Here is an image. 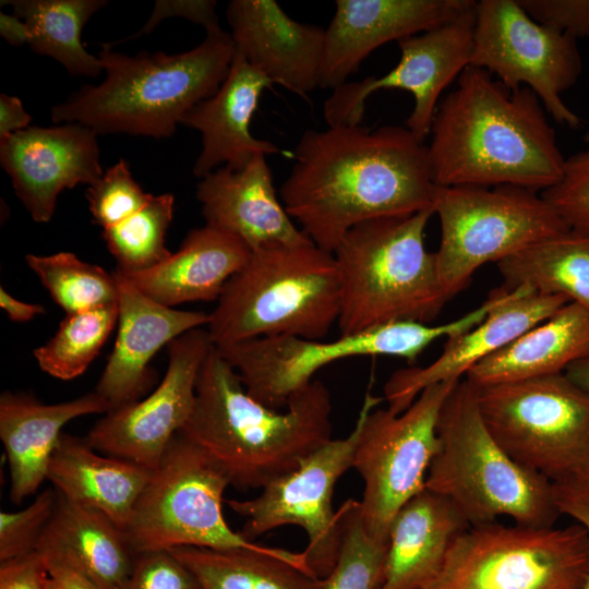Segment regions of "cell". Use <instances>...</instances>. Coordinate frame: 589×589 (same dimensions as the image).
Here are the masks:
<instances>
[{
	"mask_svg": "<svg viewBox=\"0 0 589 589\" xmlns=\"http://www.w3.org/2000/svg\"><path fill=\"white\" fill-rule=\"evenodd\" d=\"M474 26L476 3L445 24L399 40L400 59L385 75L346 82L333 89L323 109L328 127L360 124L370 95L398 88L413 96L406 127L424 142L442 92L471 64Z\"/></svg>",
	"mask_w": 589,
	"mask_h": 589,
	"instance_id": "obj_16",
	"label": "cell"
},
{
	"mask_svg": "<svg viewBox=\"0 0 589 589\" xmlns=\"http://www.w3.org/2000/svg\"><path fill=\"white\" fill-rule=\"evenodd\" d=\"M228 485L229 479L216 461L200 445L177 433L123 530L133 554L179 546L264 549L228 526L223 513Z\"/></svg>",
	"mask_w": 589,
	"mask_h": 589,
	"instance_id": "obj_10",
	"label": "cell"
},
{
	"mask_svg": "<svg viewBox=\"0 0 589 589\" xmlns=\"http://www.w3.org/2000/svg\"><path fill=\"white\" fill-rule=\"evenodd\" d=\"M470 65L496 75L512 91L529 87L557 123L579 128L580 118L562 98L582 70L577 39L538 23L517 0L476 2Z\"/></svg>",
	"mask_w": 589,
	"mask_h": 589,
	"instance_id": "obj_14",
	"label": "cell"
},
{
	"mask_svg": "<svg viewBox=\"0 0 589 589\" xmlns=\"http://www.w3.org/2000/svg\"><path fill=\"white\" fill-rule=\"evenodd\" d=\"M538 23L574 38H589V0H517Z\"/></svg>",
	"mask_w": 589,
	"mask_h": 589,
	"instance_id": "obj_42",
	"label": "cell"
},
{
	"mask_svg": "<svg viewBox=\"0 0 589 589\" xmlns=\"http://www.w3.org/2000/svg\"><path fill=\"white\" fill-rule=\"evenodd\" d=\"M432 207L441 223L435 263L448 301L485 263L569 229L538 192L509 184L435 185Z\"/></svg>",
	"mask_w": 589,
	"mask_h": 589,
	"instance_id": "obj_8",
	"label": "cell"
},
{
	"mask_svg": "<svg viewBox=\"0 0 589 589\" xmlns=\"http://www.w3.org/2000/svg\"><path fill=\"white\" fill-rule=\"evenodd\" d=\"M43 556L49 572L47 589H99L65 560L56 556Z\"/></svg>",
	"mask_w": 589,
	"mask_h": 589,
	"instance_id": "obj_46",
	"label": "cell"
},
{
	"mask_svg": "<svg viewBox=\"0 0 589 589\" xmlns=\"http://www.w3.org/2000/svg\"><path fill=\"white\" fill-rule=\"evenodd\" d=\"M118 334L97 393L110 410L137 401L154 382L151 360L184 333L207 326L209 314L163 305L135 288L115 269ZM109 410V411H110Z\"/></svg>",
	"mask_w": 589,
	"mask_h": 589,
	"instance_id": "obj_21",
	"label": "cell"
},
{
	"mask_svg": "<svg viewBox=\"0 0 589 589\" xmlns=\"http://www.w3.org/2000/svg\"><path fill=\"white\" fill-rule=\"evenodd\" d=\"M428 147L435 185L509 184L545 191L563 177L565 158L539 97L506 87L474 65L437 105Z\"/></svg>",
	"mask_w": 589,
	"mask_h": 589,
	"instance_id": "obj_2",
	"label": "cell"
},
{
	"mask_svg": "<svg viewBox=\"0 0 589 589\" xmlns=\"http://www.w3.org/2000/svg\"><path fill=\"white\" fill-rule=\"evenodd\" d=\"M570 300L526 288L507 290L478 325L447 338L441 354L426 366H410L392 373L384 386V400L394 413L405 411L426 387L456 382L477 363L518 336L545 321Z\"/></svg>",
	"mask_w": 589,
	"mask_h": 589,
	"instance_id": "obj_19",
	"label": "cell"
},
{
	"mask_svg": "<svg viewBox=\"0 0 589 589\" xmlns=\"http://www.w3.org/2000/svg\"><path fill=\"white\" fill-rule=\"evenodd\" d=\"M589 575V532L580 524L471 526L424 589H580Z\"/></svg>",
	"mask_w": 589,
	"mask_h": 589,
	"instance_id": "obj_12",
	"label": "cell"
},
{
	"mask_svg": "<svg viewBox=\"0 0 589 589\" xmlns=\"http://www.w3.org/2000/svg\"><path fill=\"white\" fill-rule=\"evenodd\" d=\"M473 387L486 428L517 462L552 483L585 467L589 390L565 373Z\"/></svg>",
	"mask_w": 589,
	"mask_h": 589,
	"instance_id": "obj_11",
	"label": "cell"
},
{
	"mask_svg": "<svg viewBox=\"0 0 589 589\" xmlns=\"http://www.w3.org/2000/svg\"><path fill=\"white\" fill-rule=\"evenodd\" d=\"M588 354L589 311L570 301L473 365L466 380L478 387L560 374Z\"/></svg>",
	"mask_w": 589,
	"mask_h": 589,
	"instance_id": "obj_29",
	"label": "cell"
},
{
	"mask_svg": "<svg viewBox=\"0 0 589 589\" xmlns=\"http://www.w3.org/2000/svg\"><path fill=\"white\" fill-rule=\"evenodd\" d=\"M470 525L445 496L426 488L393 518L378 589H424L440 573L454 541Z\"/></svg>",
	"mask_w": 589,
	"mask_h": 589,
	"instance_id": "obj_26",
	"label": "cell"
},
{
	"mask_svg": "<svg viewBox=\"0 0 589 589\" xmlns=\"http://www.w3.org/2000/svg\"><path fill=\"white\" fill-rule=\"evenodd\" d=\"M213 347L203 327L172 340L159 385L143 399L108 411L88 432L86 440L91 446L155 470L192 412L197 377Z\"/></svg>",
	"mask_w": 589,
	"mask_h": 589,
	"instance_id": "obj_17",
	"label": "cell"
},
{
	"mask_svg": "<svg viewBox=\"0 0 589 589\" xmlns=\"http://www.w3.org/2000/svg\"><path fill=\"white\" fill-rule=\"evenodd\" d=\"M171 193L153 195L135 214L120 224L103 229V239L121 273L149 269L172 252L166 247V232L173 217Z\"/></svg>",
	"mask_w": 589,
	"mask_h": 589,
	"instance_id": "obj_36",
	"label": "cell"
},
{
	"mask_svg": "<svg viewBox=\"0 0 589 589\" xmlns=\"http://www.w3.org/2000/svg\"><path fill=\"white\" fill-rule=\"evenodd\" d=\"M57 498V491L47 489L24 509L0 513L1 562L36 550L37 543L53 513Z\"/></svg>",
	"mask_w": 589,
	"mask_h": 589,
	"instance_id": "obj_39",
	"label": "cell"
},
{
	"mask_svg": "<svg viewBox=\"0 0 589 589\" xmlns=\"http://www.w3.org/2000/svg\"><path fill=\"white\" fill-rule=\"evenodd\" d=\"M339 311L333 253L313 242L271 243L251 251L226 283L206 329L215 347L283 335L321 340Z\"/></svg>",
	"mask_w": 589,
	"mask_h": 589,
	"instance_id": "obj_5",
	"label": "cell"
},
{
	"mask_svg": "<svg viewBox=\"0 0 589 589\" xmlns=\"http://www.w3.org/2000/svg\"><path fill=\"white\" fill-rule=\"evenodd\" d=\"M437 436L425 488L448 498L470 527L500 517L522 526L553 527L562 516L553 483L500 445L466 378L457 382L441 409Z\"/></svg>",
	"mask_w": 589,
	"mask_h": 589,
	"instance_id": "obj_7",
	"label": "cell"
},
{
	"mask_svg": "<svg viewBox=\"0 0 589 589\" xmlns=\"http://www.w3.org/2000/svg\"><path fill=\"white\" fill-rule=\"evenodd\" d=\"M357 420L344 438H332L300 465L266 484L257 496L228 500L227 505L244 518L240 533L249 541L283 526H298L306 534L303 550L311 572L325 579L334 568L341 543L340 515L333 508L338 480L352 468L359 437Z\"/></svg>",
	"mask_w": 589,
	"mask_h": 589,
	"instance_id": "obj_15",
	"label": "cell"
},
{
	"mask_svg": "<svg viewBox=\"0 0 589 589\" xmlns=\"http://www.w3.org/2000/svg\"><path fill=\"white\" fill-rule=\"evenodd\" d=\"M36 551L65 560L99 589H123L134 561L123 531L107 515L59 493Z\"/></svg>",
	"mask_w": 589,
	"mask_h": 589,
	"instance_id": "obj_30",
	"label": "cell"
},
{
	"mask_svg": "<svg viewBox=\"0 0 589 589\" xmlns=\"http://www.w3.org/2000/svg\"><path fill=\"white\" fill-rule=\"evenodd\" d=\"M233 56L231 36L223 29L206 33L200 45L177 55L129 56L103 45L104 81L82 86L55 106L51 120L80 123L98 135L169 137L194 106L219 89Z\"/></svg>",
	"mask_w": 589,
	"mask_h": 589,
	"instance_id": "obj_4",
	"label": "cell"
},
{
	"mask_svg": "<svg viewBox=\"0 0 589 589\" xmlns=\"http://www.w3.org/2000/svg\"><path fill=\"white\" fill-rule=\"evenodd\" d=\"M97 133L80 123L28 127L0 140V164L36 223H49L59 194L104 173Z\"/></svg>",
	"mask_w": 589,
	"mask_h": 589,
	"instance_id": "obj_18",
	"label": "cell"
},
{
	"mask_svg": "<svg viewBox=\"0 0 589 589\" xmlns=\"http://www.w3.org/2000/svg\"><path fill=\"white\" fill-rule=\"evenodd\" d=\"M123 589H199L191 570L170 550L134 555L133 567Z\"/></svg>",
	"mask_w": 589,
	"mask_h": 589,
	"instance_id": "obj_41",
	"label": "cell"
},
{
	"mask_svg": "<svg viewBox=\"0 0 589 589\" xmlns=\"http://www.w3.org/2000/svg\"><path fill=\"white\" fill-rule=\"evenodd\" d=\"M93 221L103 229L125 220L140 211L153 196L134 180L130 165L120 159L104 171L86 190Z\"/></svg>",
	"mask_w": 589,
	"mask_h": 589,
	"instance_id": "obj_38",
	"label": "cell"
},
{
	"mask_svg": "<svg viewBox=\"0 0 589 589\" xmlns=\"http://www.w3.org/2000/svg\"><path fill=\"white\" fill-rule=\"evenodd\" d=\"M152 474L132 461L98 454L86 437L62 433L46 479L62 497L104 513L123 531Z\"/></svg>",
	"mask_w": 589,
	"mask_h": 589,
	"instance_id": "obj_28",
	"label": "cell"
},
{
	"mask_svg": "<svg viewBox=\"0 0 589 589\" xmlns=\"http://www.w3.org/2000/svg\"><path fill=\"white\" fill-rule=\"evenodd\" d=\"M31 121L20 98L0 94V140L28 128Z\"/></svg>",
	"mask_w": 589,
	"mask_h": 589,
	"instance_id": "obj_47",
	"label": "cell"
},
{
	"mask_svg": "<svg viewBox=\"0 0 589 589\" xmlns=\"http://www.w3.org/2000/svg\"><path fill=\"white\" fill-rule=\"evenodd\" d=\"M118 322L117 303L65 314L56 334L33 352L39 368L63 381L83 374Z\"/></svg>",
	"mask_w": 589,
	"mask_h": 589,
	"instance_id": "obj_34",
	"label": "cell"
},
{
	"mask_svg": "<svg viewBox=\"0 0 589 589\" xmlns=\"http://www.w3.org/2000/svg\"><path fill=\"white\" fill-rule=\"evenodd\" d=\"M541 195L569 228L589 231V148L567 158L562 179Z\"/></svg>",
	"mask_w": 589,
	"mask_h": 589,
	"instance_id": "obj_40",
	"label": "cell"
},
{
	"mask_svg": "<svg viewBox=\"0 0 589 589\" xmlns=\"http://www.w3.org/2000/svg\"><path fill=\"white\" fill-rule=\"evenodd\" d=\"M584 140H585L586 143L589 144V130H588L587 133L585 134Z\"/></svg>",
	"mask_w": 589,
	"mask_h": 589,
	"instance_id": "obj_52",
	"label": "cell"
},
{
	"mask_svg": "<svg viewBox=\"0 0 589 589\" xmlns=\"http://www.w3.org/2000/svg\"><path fill=\"white\" fill-rule=\"evenodd\" d=\"M194 575L199 589H324L302 552L265 546L262 550H170Z\"/></svg>",
	"mask_w": 589,
	"mask_h": 589,
	"instance_id": "obj_31",
	"label": "cell"
},
{
	"mask_svg": "<svg viewBox=\"0 0 589 589\" xmlns=\"http://www.w3.org/2000/svg\"><path fill=\"white\" fill-rule=\"evenodd\" d=\"M493 306L494 302L488 299L461 317L440 325L394 322L340 335L327 342L283 335L216 349L236 370L249 395L267 407L281 409L313 380L316 371L332 362L350 357L392 356L413 364L433 341L466 333L480 324Z\"/></svg>",
	"mask_w": 589,
	"mask_h": 589,
	"instance_id": "obj_9",
	"label": "cell"
},
{
	"mask_svg": "<svg viewBox=\"0 0 589 589\" xmlns=\"http://www.w3.org/2000/svg\"><path fill=\"white\" fill-rule=\"evenodd\" d=\"M25 261L65 314L117 303L113 273L86 263L74 253L27 254Z\"/></svg>",
	"mask_w": 589,
	"mask_h": 589,
	"instance_id": "obj_35",
	"label": "cell"
},
{
	"mask_svg": "<svg viewBox=\"0 0 589 589\" xmlns=\"http://www.w3.org/2000/svg\"><path fill=\"white\" fill-rule=\"evenodd\" d=\"M341 543L337 562L325 578L324 589H378L384 572L387 542L365 530L359 501L347 500L338 508Z\"/></svg>",
	"mask_w": 589,
	"mask_h": 589,
	"instance_id": "obj_37",
	"label": "cell"
},
{
	"mask_svg": "<svg viewBox=\"0 0 589 589\" xmlns=\"http://www.w3.org/2000/svg\"><path fill=\"white\" fill-rule=\"evenodd\" d=\"M496 265L507 290L562 294L589 311V231L569 228Z\"/></svg>",
	"mask_w": 589,
	"mask_h": 589,
	"instance_id": "obj_32",
	"label": "cell"
},
{
	"mask_svg": "<svg viewBox=\"0 0 589 589\" xmlns=\"http://www.w3.org/2000/svg\"><path fill=\"white\" fill-rule=\"evenodd\" d=\"M457 382L424 388L400 413L378 408L384 398L365 394L357 418L360 432L352 468L363 482L361 519L374 539L387 542L397 512L425 489L438 449L440 412Z\"/></svg>",
	"mask_w": 589,
	"mask_h": 589,
	"instance_id": "obj_13",
	"label": "cell"
},
{
	"mask_svg": "<svg viewBox=\"0 0 589 589\" xmlns=\"http://www.w3.org/2000/svg\"><path fill=\"white\" fill-rule=\"evenodd\" d=\"M434 190L426 144L407 127L344 124L300 136L280 197L305 236L334 253L358 224L433 209Z\"/></svg>",
	"mask_w": 589,
	"mask_h": 589,
	"instance_id": "obj_1",
	"label": "cell"
},
{
	"mask_svg": "<svg viewBox=\"0 0 589 589\" xmlns=\"http://www.w3.org/2000/svg\"><path fill=\"white\" fill-rule=\"evenodd\" d=\"M196 200L207 226L239 238L251 251L271 243L312 242L278 200L264 155L242 169L224 166L201 178Z\"/></svg>",
	"mask_w": 589,
	"mask_h": 589,
	"instance_id": "obj_23",
	"label": "cell"
},
{
	"mask_svg": "<svg viewBox=\"0 0 589 589\" xmlns=\"http://www.w3.org/2000/svg\"><path fill=\"white\" fill-rule=\"evenodd\" d=\"M226 16L235 51L273 84L304 98L320 87L325 28L292 20L274 0H232Z\"/></svg>",
	"mask_w": 589,
	"mask_h": 589,
	"instance_id": "obj_22",
	"label": "cell"
},
{
	"mask_svg": "<svg viewBox=\"0 0 589 589\" xmlns=\"http://www.w3.org/2000/svg\"><path fill=\"white\" fill-rule=\"evenodd\" d=\"M0 35L5 41L15 47L28 45L31 40L26 23L14 13H0Z\"/></svg>",
	"mask_w": 589,
	"mask_h": 589,
	"instance_id": "obj_49",
	"label": "cell"
},
{
	"mask_svg": "<svg viewBox=\"0 0 589 589\" xmlns=\"http://www.w3.org/2000/svg\"><path fill=\"white\" fill-rule=\"evenodd\" d=\"M564 373L573 383L589 390V354L570 364Z\"/></svg>",
	"mask_w": 589,
	"mask_h": 589,
	"instance_id": "obj_50",
	"label": "cell"
},
{
	"mask_svg": "<svg viewBox=\"0 0 589 589\" xmlns=\"http://www.w3.org/2000/svg\"><path fill=\"white\" fill-rule=\"evenodd\" d=\"M250 254L239 238L205 225L191 230L179 249L160 264L137 273H120L142 293L172 308L185 302L217 301L226 283Z\"/></svg>",
	"mask_w": 589,
	"mask_h": 589,
	"instance_id": "obj_27",
	"label": "cell"
},
{
	"mask_svg": "<svg viewBox=\"0 0 589 589\" xmlns=\"http://www.w3.org/2000/svg\"><path fill=\"white\" fill-rule=\"evenodd\" d=\"M576 477H578V478H580V479H582V480H585L586 482L589 483V460L587 461L585 467L581 469V471Z\"/></svg>",
	"mask_w": 589,
	"mask_h": 589,
	"instance_id": "obj_51",
	"label": "cell"
},
{
	"mask_svg": "<svg viewBox=\"0 0 589 589\" xmlns=\"http://www.w3.org/2000/svg\"><path fill=\"white\" fill-rule=\"evenodd\" d=\"M432 208L370 219L334 251L340 279V335L394 322L430 324L448 302L424 233Z\"/></svg>",
	"mask_w": 589,
	"mask_h": 589,
	"instance_id": "obj_6",
	"label": "cell"
},
{
	"mask_svg": "<svg viewBox=\"0 0 589 589\" xmlns=\"http://www.w3.org/2000/svg\"><path fill=\"white\" fill-rule=\"evenodd\" d=\"M109 410V405L95 392L53 405L41 404L26 394L2 393L0 438L10 468L11 501L20 504L38 490L62 428L69 421Z\"/></svg>",
	"mask_w": 589,
	"mask_h": 589,
	"instance_id": "obj_25",
	"label": "cell"
},
{
	"mask_svg": "<svg viewBox=\"0 0 589 589\" xmlns=\"http://www.w3.org/2000/svg\"><path fill=\"white\" fill-rule=\"evenodd\" d=\"M553 490L562 515H567L589 532V483L574 477L554 482ZM580 589H589V575Z\"/></svg>",
	"mask_w": 589,
	"mask_h": 589,
	"instance_id": "obj_45",
	"label": "cell"
},
{
	"mask_svg": "<svg viewBox=\"0 0 589 589\" xmlns=\"http://www.w3.org/2000/svg\"><path fill=\"white\" fill-rule=\"evenodd\" d=\"M273 82L235 51L229 72L219 89L194 106L181 124L202 135V149L193 173L203 178L217 166L239 170L255 156L279 154V147L251 133V121L264 89Z\"/></svg>",
	"mask_w": 589,
	"mask_h": 589,
	"instance_id": "obj_24",
	"label": "cell"
},
{
	"mask_svg": "<svg viewBox=\"0 0 589 589\" xmlns=\"http://www.w3.org/2000/svg\"><path fill=\"white\" fill-rule=\"evenodd\" d=\"M332 411L330 393L320 380L297 390L285 410L263 405L214 346L180 432L216 461L230 485L261 490L332 440Z\"/></svg>",
	"mask_w": 589,
	"mask_h": 589,
	"instance_id": "obj_3",
	"label": "cell"
},
{
	"mask_svg": "<svg viewBox=\"0 0 589 589\" xmlns=\"http://www.w3.org/2000/svg\"><path fill=\"white\" fill-rule=\"evenodd\" d=\"M182 16L196 24L202 25L206 33L221 29L216 14V1L213 0H192V1H156L155 10L145 24L136 34L128 37L125 40H116L104 44L108 48H112L120 43L137 38L151 32L165 17Z\"/></svg>",
	"mask_w": 589,
	"mask_h": 589,
	"instance_id": "obj_43",
	"label": "cell"
},
{
	"mask_svg": "<svg viewBox=\"0 0 589 589\" xmlns=\"http://www.w3.org/2000/svg\"><path fill=\"white\" fill-rule=\"evenodd\" d=\"M474 0H337L325 28L321 85L337 88L380 46L426 32L470 9Z\"/></svg>",
	"mask_w": 589,
	"mask_h": 589,
	"instance_id": "obj_20",
	"label": "cell"
},
{
	"mask_svg": "<svg viewBox=\"0 0 589 589\" xmlns=\"http://www.w3.org/2000/svg\"><path fill=\"white\" fill-rule=\"evenodd\" d=\"M0 306L12 322L24 323L46 312L41 304L27 303L0 287Z\"/></svg>",
	"mask_w": 589,
	"mask_h": 589,
	"instance_id": "obj_48",
	"label": "cell"
},
{
	"mask_svg": "<svg viewBox=\"0 0 589 589\" xmlns=\"http://www.w3.org/2000/svg\"><path fill=\"white\" fill-rule=\"evenodd\" d=\"M49 572L38 551L1 562L0 589H47Z\"/></svg>",
	"mask_w": 589,
	"mask_h": 589,
	"instance_id": "obj_44",
	"label": "cell"
},
{
	"mask_svg": "<svg viewBox=\"0 0 589 589\" xmlns=\"http://www.w3.org/2000/svg\"><path fill=\"white\" fill-rule=\"evenodd\" d=\"M13 13L27 25L28 46L38 53L51 57L75 76L96 77L104 72L99 57L89 53L81 34L88 20L105 0H10Z\"/></svg>",
	"mask_w": 589,
	"mask_h": 589,
	"instance_id": "obj_33",
	"label": "cell"
}]
</instances>
